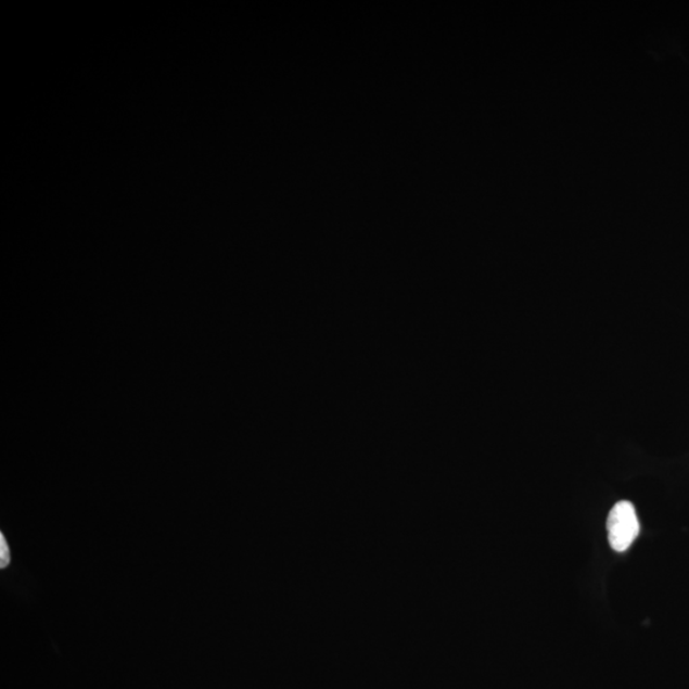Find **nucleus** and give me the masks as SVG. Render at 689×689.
Returning <instances> with one entry per match:
<instances>
[{
  "label": "nucleus",
  "mask_w": 689,
  "mask_h": 689,
  "mask_svg": "<svg viewBox=\"0 0 689 689\" xmlns=\"http://www.w3.org/2000/svg\"><path fill=\"white\" fill-rule=\"evenodd\" d=\"M607 531L609 544L616 553H623L633 546L640 534V521H638L635 506L628 500L615 503L609 512Z\"/></svg>",
  "instance_id": "1"
},
{
  "label": "nucleus",
  "mask_w": 689,
  "mask_h": 689,
  "mask_svg": "<svg viewBox=\"0 0 689 689\" xmlns=\"http://www.w3.org/2000/svg\"><path fill=\"white\" fill-rule=\"evenodd\" d=\"M11 561L9 544H7L3 534L0 535V569H4Z\"/></svg>",
  "instance_id": "2"
}]
</instances>
